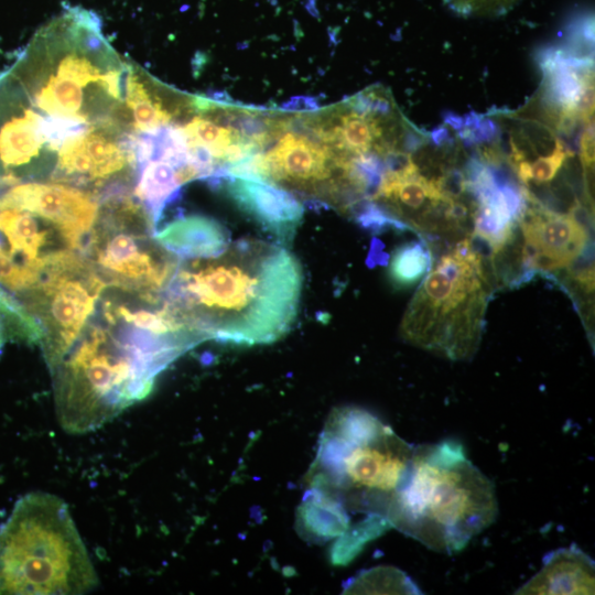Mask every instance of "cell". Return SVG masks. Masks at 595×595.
<instances>
[{"mask_svg": "<svg viewBox=\"0 0 595 595\" xmlns=\"http://www.w3.org/2000/svg\"><path fill=\"white\" fill-rule=\"evenodd\" d=\"M498 513L494 484L452 440L414 446L409 470L391 501L388 522L426 548L454 553Z\"/></svg>", "mask_w": 595, "mask_h": 595, "instance_id": "cell-3", "label": "cell"}, {"mask_svg": "<svg viewBox=\"0 0 595 595\" xmlns=\"http://www.w3.org/2000/svg\"><path fill=\"white\" fill-rule=\"evenodd\" d=\"M519 0H445L450 8L465 17L496 15L506 12Z\"/></svg>", "mask_w": 595, "mask_h": 595, "instance_id": "cell-22", "label": "cell"}, {"mask_svg": "<svg viewBox=\"0 0 595 595\" xmlns=\"http://www.w3.org/2000/svg\"><path fill=\"white\" fill-rule=\"evenodd\" d=\"M289 110L306 109L312 110L317 107L315 99L309 97H295L283 105Z\"/></svg>", "mask_w": 595, "mask_h": 595, "instance_id": "cell-23", "label": "cell"}, {"mask_svg": "<svg viewBox=\"0 0 595 595\" xmlns=\"http://www.w3.org/2000/svg\"><path fill=\"white\" fill-rule=\"evenodd\" d=\"M127 106L132 113L133 126L137 132H151L169 123L171 113L161 101L151 97L144 84L132 71L127 76Z\"/></svg>", "mask_w": 595, "mask_h": 595, "instance_id": "cell-19", "label": "cell"}, {"mask_svg": "<svg viewBox=\"0 0 595 595\" xmlns=\"http://www.w3.org/2000/svg\"><path fill=\"white\" fill-rule=\"evenodd\" d=\"M154 239L180 259H206L227 248L228 231L213 218L192 215L171 221L155 234Z\"/></svg>", "mask_w": 595, "mask_h": 595, "instance_id": "cell-14", "label": "cell"}, {"mask_svg": "<svg viewBox=\"0 0 595 595\" xmlns=\"http://www.w3.org/2000/svg\"><path fill=\"white\" fill-rule=\"evenodd\" d=\"M595 565L577 545L543 558L542 567L515 594H594Z\"/></svg>", "mask_w": 595, "mask_h": 595, "instance_id": "cell-13", "label": "cell"}, {"mask_svg": "<svg viewBox=\"0 0 595 595\" xmlns=\"http://www.w3.org/2000/svg\"><path fill=\"white\" fill-rule=\"evenodd\" d=\"M414 446L370 412L333 411L307 473L312 494L303 505L305 527L345 542L356 520L353 552L390 528L388 512L409 470Z\"/></svg>", "mask_w": 595, "mask_h": 595, "instance_id": "cell-2", "label": "cell"}, {"mask_svg": "<svg viewBox=\"0 0 595 595\" xmlns=\"http://www.w3.org/2000/svg\"><path fill=\"white\" fill-rule=\"evenodd\" d=\"M348 593L420 594L416 585L394 567H376L358 575L346 588Z\"/></svg>", "mask_w": 595, "mask_h": 595, "instance_id": "cell-21", "label": "cell"}, {"mask_svg": "<svg viewBox=\"0 0 595 595\" xmlns=\"http://www.w3.org/2000/svg\"><path fill=\"white\" fill-rule=\"evenodd\" d=\"M584 215L581 203L563 214L548 208L528 191V204L519 220L523 280L536 272L569 269L591 255V234L578 218Z\"/></svg>", "mask_w": 595, "mask_h": 595, "instance_id": "cell-8", "label": "cell"}, {"mask_svg": "<svg viewBox=\"0 0 595 595\" xmlns=\"http://www.w3.org/2000/svg\"><path fill=\"white\" fill-rule=\"evenodd\" d=\"M90 128L64 142L58 150L57 171L62 177L101 181L136 163L132 136L116 140L110 127Z\"/></svg>", "mask_w": 595, "mask_h": 595, "instance_id": "cell-12", "label": "cell"}, {"mask_svg": "<svg viewBox=\"0 0 595 595\" xmlns=\"http://www.w3.org/2000/svg\"><path fill=\"white\" fill-rule=\"evenodd\" d=\"M106 286L91 264L75 252L42 257L40 279L29 291L32 302L26 307L44 329L41 344L48 366L80 336Z\"/></svg>", "mask_w": 595, "mask_h": 595, "instance_id": "cell-7", "label": "cell"}, {"mask_svg": "<svg viewBox=\"0 0 595 595\" xmlns=\"http://www.w3.org/2000/svg\"><path fill=\"white\" fill-rule=\"evenodd\" d=\"M432 262V251L423 240L403 244L391 255L388 278L396 289H410L425 277Z\"/></svg>", "mask_w": 595, "mask_h": 595, "instance_id": "cell-18", "label": "cell"}, {"mask_svg": "<svg viewBox=\"0 0 595 595\" xmlns=\"http://www.w3.org/2000/svg\"><path fill=\"white\" fill-rule=\"evenodd\" d=\"M494 126H495V125H494ZM493 128H494V127H493ZM493 128H491V129H493ZM490 131H491V130H490ZM490 131H489V132H490ZM489 132H488V133H489ZM485 138H486V137H485ZM485 138H484V139H485ZM484 139H483V140H484ZM483 140H482V141H483ZM482 141H480V142H482ZM480 142H479V143H480ZM479 143H478V144H479ZM478 144H477V145H478ZM476 148H477V147H476ZM476 148H475V149H476ZM474 151H475V150H474ZM474 151H473V152H474ZM473 152H472V153H473ZM470 155H472V154H470ZM470 155H469V156H470ZM469 156H468V158H469ZM468 158H467L464 162H462V164L465 163V162L468 160ZM462 164H461V165H462Z\"/></svg>", "mask_w": 595, "mask_h": 595, "instance_id": "cell-24", "label": "cell"}, {"mask_svg": "<svg viewBox=\"0 0 595 595\" xmlns=\"http://www.w3.org/2000/svg\"><path fill=\"white\" fill-rule=\"evenodd\" d=\"M302 283L301 266L285 248L240 239L178 267L166 302L205 340L268 344L295 321Z\"/></svg>", "mask_w": 595, "mask_h": 595, "instance_id": "cell-1", "label": "cell"}, {"mask_svg": "<svg viewBox=\"0 0 595 595\" xmlns=\"http://www.w3.org/2000/svg\"><path fill=\"white\" fill-rule=\"evenodd\" d=\"M210 183L221 186L240 210L280 241L288 242L294 237L304 208L283 187L258 177L234 175Z\"/></svg>", "mask_w": 595, "mask_h": 595, "instance_id": "cell-11", "label": "cell"}, {"mask_svg": "<svg viewBox=\"0 0 595 595\" xmlns=\"http://www.w3.org/2000/svg\"><path fill=\"white\" fill-rule=\"evenodd\" d=\"M98 577L67 505L30 493L0 528V594H83Z\"/></svg>", "mask_w": 595, "mask_h": 595, "instance_id": "cell-4", "label": "cell"}, {"mask_svg": "<svg viewBox=\"0 0 595 595\" xmlns=\"http://www.w3.org/2000/svg\"><path fill=\"white\" fill-rule=\"evenodd\" d=\"M44 329L40 321L18 299L0 286V356L8 339L41 343Z\"/></svg>", "mask_w": 595, "mask_h": 595, "instance_id": "cell-17", "label": "cell"}, {"mask_svg": "<svg viewBox=\"0 0 595 595\" xmlns=\"http://www.w3.org/2000/svg\"><path fill=\"white\" fill-rule=\"evenodd\" d=\"M180 170L181 167L178 169L164 160H152L142 164V172L134 194L154 227L159 223L164 207L175 197L184 184Z\"/></svg>", "mask_w": 595, "mask_h": 595, "instance_id": "cell-15", "label": "cell"}, {"mask_svg": "<svg viewBox=\"0 0 595 595\" xmlns=\"http://www.w3.org/2000/svg\"><path fill=\"white\" fill-rule=\"evenodd\" d=\"M29 212L50 221L74 249H84L98 217V205L80 190L46 183H17L0 195V210Z\"/></svg>", "mask_w": 595, "mask_h": 595, "instance_id": "cell-9", "label": "cell"}, {"mask_svg": "<svg viewBox=\"0 0 595 595\" xmlns=\"http://www.w3.org/2000/svg\"><path fill=\"white\" fill-rule=\"evenodd\" d=\"M572 156H574V151L559 138L550 151L518 162L511 166V170L527 188L530 184L538 185L553 181L566 160Z\"/></svg>", "mask_w": 595, "mask_h": 595, "instance_id": "cell-20", "label": "cell"}, {"mask_svg": "<svg viewBox=\"0 0 595 595\" xmlns=\"http://www.w3.org/2000/svg\"><path fill=\"white\" fill-rule=\"evenodd\" d=\"M18 85L30 95V101L43 116L61 119H79L89 122V115L83 110L85 89L93 85L102 86L109 93L118 78V69L96 66L91 58L78 52L64 56L56 73L40 80L23 74L9 72ZM110 94V93H109Z\"/></svg>", "mask_w": 595, "mask_h": 595, "instance_id": "cell-10", "label": "cell"}, {"mask_svg": "<svg viewBox=\"0 0 595 595\" xmlns=\"http://www.w3.org/2000/svg\"><path fill=\"white\" fill-rule=\"evenodd\" d=\"M400 324L402 338L452 360L476 353L493 286L470 238L441 255L422 279Z\"/></svg>", "mask_w": 595, "mask_h": 595, "instance_id": "cell-5", "label": "cell"}, {"mask_svg": "<svg viewBox=\"0 0 595 595\" xmlns=\"http://www.w3.org/2000/svg\"><path fill=\"white\" fill-rule=\"evenodd\" d=\"M111 219L99 221L86 246L91 267L106 283L127 291L139 292L149 303L158 301V293L167 288L178 268V259L149 239L150 229L138 234L131 225L142 215L140 206L129 202L117 208ZM149 216V215H148Z\"/></svg>", "mask_w": 595, "mask_h": 595, "instance_id": "cell-6", "label": "cell"}, {"mask_svg": "<svg viewBox=\"0 0 595 595\" xmlns=\"http://www.w3.org/2000/svg\"><path fill=\"white\" fill-rule=\"evenodd\" d=\"M0 231L9 241L10 252L25 261L36 260L47 239V231L40 228L34 215L24 210L1 209Z\"/></svg>", "mask_w": 595, "mask_h": 595, "instance_id": "cell-16", "label": "cell"}]
</instances>
